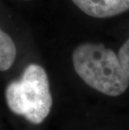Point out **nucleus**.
<instances>
[{"instance_id": "f257e3e1", "label": "nucleus", "mask_w": 129, "mask_h": 130, "mask_svg": "<svg viewBox=\"0 0 129 130\" xmlns=\"http://www.w3.org/2000/svg\"><path fill=\"white\" fill-rule=\"evenodd\" d=\"M76 72L93 89L105 95L117 96L129 86V77L118 56L101 44L85 43L72 54Z\"/></svg>"}, {"instance_id": "f03ea898", "label": "nucleus", "mask_w": 129, "mask_h": 130, "mask_svg": "<svg viewBox=\"0 0 129 130\" xmlns=\"http://www.w3.org/2000/svg\"><path fill=\"white\" fill-rule=\"evenodd\" d=\"M9 108L29 123L40 124L50 114L53 104L47 73L42 66L29 64L19 80L5 89Z\"/></svg>"}, {"instance_id": "7ed1b4c3", "label": "nucleus", "mask_w": 129, "mask_h": 130, "mask_svg": "<svg viewBox=\"0 0 129 130\" xmlns=\"http://www.w3.org/2000/svg\"><path fill=\"white\" fill-rule=\"evenodd\" d=\"M87 15L94 18L113 17L129 9V0H72Z\"/></svg>"}, {"instance_id": "20e7f679", "label": "nucleus", "mask_w": 129, "mask_h": 130, "mask_svg": "<svg viewBox=\"0 0 129 130\" xmlns=\"http://www.w3.org/2000/svg\"><path fill=\"white\" fill-rule=\"evenodd\" d=\"M16 46L9 35L0 29V71H5L15 60Z\"/></svg>"}, {"instance_id": "39448f33", "label": "nucleus", "mask_w": 129, "mask_h": 130, "mask_svg": "<svg viewBox=\"0 0 129 130\" xmlns=\"http://www.w3.org/2000/svg\"><path fill=\"white\" fill-rule=\"evenodd\" d=\"M117 56H118L120 62L122 64L123 69H124L125 72L127 73V76L129 77V38L121 46Z\"/></svg>"}]
</instances>
